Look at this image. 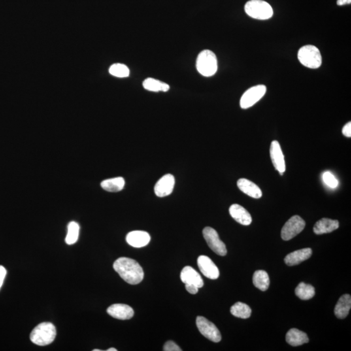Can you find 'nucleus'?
<instances>
[{"label":"nucleus","instance_id":"33","mask_svg":"<svg viewBox=\"0 0 351 351\" xmlns=\"http://www.w3.org/2000/svg\"><path fill=\"white\" fill-rule=\"evenodd\" d=\"M186 289L189 293L195 295L197 294L199 288L193 284H186Z\"/></svg>","mask_w":351,"mask_h":351},{"label":"nucleus","instance_id":"8","mask_svg":"<svg viewBox=\"0 0 351 351\" xmlns=\"http://www.w3.org/2000/svg\"><path fill=\"white\" fill-rule=\"evenodd\" d=\"M267 91V87L263 85L251 87L242 95L240 106L242 109H248L262 99Z\"/></svg>","mask_w":351,"mask_h":351},{"label":"nucleus","instance_id":"25","mask_svg":"<svg viewBox=\"0 0 351 351\" xmlns=\"http://www.w3.org/2000/svg\"><path fill=\"white\" fill-rule=\"evenodd\" d=\"M315 288L312 285L305 284V283H300L296 289H295V294L302 300H309L314 297Z\"/></svg>","mask_w":351,"mask_h":351},{"label":"nucleus","instance_id":"28","mask_svg":"<svg viewBox=\"0 0 351 351\" xmlns=\"http://www.w3.org/2000/svg\"><path fill=\"white\" fill-rule=\"evenodd\" d=\"M109 72L112 76L118 78H126L129 75V70L124 64H114L111 66Z\"/></svg>","mask_w":351,"mask_h":351},{"label":"nucleus","instance_id":"34","mask_svg":"<svg viewBox=\"0 0 351 351\" xmlns=\"http://www.w3.org/2000/svg\"><path fill=\"white\" fill-rule=\"evenodd\" d=\"M351 3V0H338L337 5L340 6L348 5Z\"/></svg>","mask_w":351,"mask_h":351},{"label":"nucleus","instance_id":"16","mask_svg":"<svg viewBox=\"0 0 351 351\" xmlns=\"http://www.w3.org/2000/svg\"><path fill=\"white\" fill-rule=\"evenodd\" d=\"M229 212L232 218L239 224L248 226L252 223V217L249 212L239 204H235L232 205L230 207Z\"/></svg>","mask_w":351,"mask_h":351},{"label":"nucleus","instance_id":"29","mask_svg":"<svg viewBox=\"0 0 351 351\" xmlns=\"http://www.w3.org/2000/svg\"><path fill=\"white\" fill-rule=\"evenodd\" d=\"M323 179L325 184L331 188H336L338 186V181L331 172H325L323 175Z\"/></svg>","mask_w":351,"mask_h":351},{"label":"nucleus","instance_id":"2","mask_svg":"<svg viewBox=\"0 0 351 351\" xmlns=\"http://www.w3.org/2000/svg\"><path fill=\"white\" fill-rule=\"evenodd\" d=\"M56 337V329L52 323L44 322L34 328L30 335V340L33 344L39 346H45L52 344Z\"/></svg>","mask_w":351,"mask_h":351},{"label":"nucleus","instance_id":"10","mask_svg":"<svg viewBox=\"0 0 351 351\" xmlns=\"http://www.w3.org/2000/svg\"><path fill=\"white\" fill-rule=\"evenodd\" d=\"M197 263L200 271L206 277L212 280H216L219 277L220 273L218 267L209 257L204 255L200 256L197 259Z\"/></svg>","mask_w":351,"mask_h":351},{"label":"nucleus","instance_id":"17","mask_svg":"<svg viewBox=\"0 0 351 351\" xmlns=\"http://www.w3.org/2000/svg\"><path fill=\"white\" fill-rule=\"evenodd\" d=\"M312 255V250L310 248H303L287 255L285 257L284 261L289 266H293L299 264L303 261L309 259Z\"/></svg>","mask_w":351,"mask_h":351},{"label":"nucleus","instance_id":"22","mask_svg":"<svg viewBox=\"0 0 351 351\" xmlns=\"http://www.w3.org/2000/svg\"><path fill=\"white\" fill-rule=\"evenodd\" d=\"M125 180L122 177L110 178L104 180L101 183V187L108 192H118L124 189Z\"/></svg>","mask_w":351,"mask_h":351},{"label":"nucleus","instance_id":"11","mask_svg":"<svg viewBox=\"0 0 351 351\" xmlns=\"http://www.w3.org/2000/svg\"><path fill=\"white\" fill-rule=\"evenodd\" d=\"M270 156L274 168L280 172V175H283V173L286 171V163L284 154L281 149L279 142L277 140H273L271 142V147H270Z\"/></svg>","mask_w":351,"mask_h":351},{"label":"nucleus","instance_id":"3","mask_svg":"<svg viewBox=\"0 0 351 351\" xmlns=\"http://www.w3.org/2000/svg\"><path fill=\"white\" fill-rule=\"evenodd\" d=\"M196 67L198 72L205 77L216 74L218 69V59L212 51L204 50L198 55Z\"/></svg>","mask_w":351,"mask_h":351},{"label":"nucleus","instance_id":"27","mask_svg":"<svg viewBox=\"0 0 351 351\" xmlns=\"http://www.w3.org/2000/svg\"><path fill=\"white\" fill-rule=\"evenodd\" d=\"M80 234V226L77 223L70 222L68 225V233L65 241L67 244H73L78 241Z\"/></svg>","mask_w":351,"mask_h":351},{"label":"nucleus","instance_id":"1","mask_svg":"<svg viewBox=\"0 0 351 351\" xmlns=\"http://www.w3.org/2000/svg\"><path fill=\"white\" fill-rule=\"evenodd\" d=\"M114 268L120 277L129 284H138L143 280V269L133 259L120 257L115 261Z\"/></svg>","mask_w":351,"mask_h":351},{"label":"nucleus","instance_id":"19","mask_svg":"<svg viewBox=\"0 0 351 351\" xmlns=\"http://www.w3.org/2000/svg\"><path fill=\"white\" fill-rule=\"evenodd\" d=\"M339 226V222L337 220L323 218L318 221L314 225V232L318 235L331 233L337 230Z\"/></svg>","mask_w":351,"mask_h":351},{"label":"nucleus","instance_id":"18","mask_svg":"<svg viewBox=\"0 0 351 351\" xmlns=\"http://www.w3.org/2000/svg\"><path fill=\"white\" fill-rule=\"evenodd\" d=\"M237 187L246 195L254 199H259L262 196L260 188L254 183L245 178H241L237 181Z\"/></svg>","mask_w":351,"mask_h":351},{"label":"nucleus","instance_id":"4","mask_svg":"<svg viewBox=\"0 0 351 351\" xmlns=\"http://www.w3.org/2000/svg\"><path fill=\"white\" fill-rule=\"evenodd\" d=\"M244 10L251 18L265 20L273 15V10L267 2L263 0H250L245 4Z\"/></svg>","mask_w":351,"mask_h":351},{"label":"nucleus","instance_id":"26","mask_svg":"<svg viewBox=\"0 0 351 351\" xmlns=\"http://www.w3.org/2000/svg\"><path fill=\"white\" fill-rule=\"evenodd\" d=\"M231 312L234 316L237 318L247 319L250 318L252 310L247 304L238 302L232 306Z\"/></svg>","mask_w":351,"mask_h":351},{"label":"nucleus","instance_id":"13","mask_svg":"<svg viewBox=\"0 0 351 351\" xmlns=\"http://www.w3.org/2000/svg\"><path fill=\"white\" fill-rule=\"evenodd\" d=\"M107 312L113 318L120 320H130L134 316L132 308L124 304H113L108 308Z\"/></svg>","mask_w":351,"mask_h":351},{"label":"nucleus","instance_id":"6","mask_svg":"<svg viewBox=\"0 0 351 351\" xmlns=\"http://www.w3.org/2000/svg\"><path fill=\"white\" fill-rule=\"evenodd\" d=\"M306 226L305 221L299 216H293L283 227L281 237L284 241H289L303 231Z\"/></svg>","mask_w":351,"mask_h":351},{"label":"nucleus","instance_id":"31","mask_svg":"<svg viewBox=\"0 0 351 351\" xmlns=\"http://www.w3.org/2000/svg\"><path fill=\"white\" fill-rule=\"evenodd\" d=\"M342 133L347 137H351V122L347 123L342 129Z\"/></svg>","mask_w":351,"mask_h":351},{"label":"nucleus","instance_id":"7","mask_svg":"<svg viewBox=\"0 0 351 351\" xmlns=\"http://www.w3.org/2000/svg\"><path fill=\"white\" fill-rule=\"evenodd\" d=\"M203 236L209 247L219 256H224L227 254L226 245L219 238L216 230L206 227L203 230Z\"/></svg>","mask_w":351,"mask_h":351},{"label":"nucleus","instance_id":"21","mask_svg":"<svg viewBox=\"0 0 351 351\" xmlns=\"http://www.w3.org/2000/svg\"><path fill=\"white\" fill-rule=\"evenodd\" d=\"M351 308V297L350 295H342L336 304L335 314L339 319H345L348 316Z\"/></svg>","mask_w":351,"mask_h":351},{"label":"nucleus","instance_id":"9","mask_svg":"<svg viewBox=\"0 0 351 351\" xmlns=\"http://www.w3.org/2000/svg\"><path fill=\"white\" fill-rule=\"evenodd\" d=\"M198 329L204 337L210 341L218 343L221 340V335L218 327L203 316L197 317L196 320Z\"/></svg>","mask_w":351,"mask_h":351},{"label":"nucleus","instance_id":"23","mask_svg":"<svg viewBox=\"0 0 351 351\" xmlns=\"http://www.w3.org/2000/svg\"><path fill=\"white\" fill-rule=\"evenodd\" d=\"M142 86L146 90L152 91V92H159V91L167 92L170 89L167 84L152 78L146 79L142 83Z\"/></svg>","mask_w":351,"mask_h":351},{"label":"nucleus","instance_id":"24","mask_svg":"<svg viewBox=\"0 0 351 351\" xmlns=\"http://www.w3.org/2000/svg\"><path fill=\"white\" fill-rule=\"evenodd\" d=\"M253 284L261 291H265L269 288L270 280L267 272L258 270L253 275Z\"/></svg>","mask_w":351,"mask_h":351},{"label":"nucleus","instance_id":"14","mask_svg":"<svg viewBox=\"0 0 351 351\" xmlns=\"http://www.w3.org/2000/svg\"><path fill=\"white\" fill-rule=\"evenodd\" d=\"M180 278L185 284H193L197 288H201L204 286L203 278L197 271L190 266H186L182 269Z\"/></svg>","mask_w":351,"mask_h":351},{"label":"nucleus","instance_id":"15","mask_svg":"<svg viewBox=\"0 0 351 351\" xmlns=\"http://www.w3.org/2000/svg\"><path fill=\"white\" fill-rule=\"evenodd\" d=\"M126 241L129 245L135 248H142L147 245L150 241V235L144 231H133L127 234Z\"/></svg>","mask_w":351,"mask_h":351},{"label":"nucleus","instance_id":"36","mask_svg":"<svg viewBox=\"0 0 351 351\" xmlns=\"http://www.w3.org/2000/svg\"><path fill=\"white\" fill-rule=\"evenodd\" d=\"M93 351H101V350H94Z\"/></svg>","mask_w":351,"mask_h":351},{"label":"nucleus","instance_id":"20","mask_svg":"<svg viewBox=\"0 0 351 351\" xmlns=\"http://www.w3.org/2000/svg\"><path fill=\"white\" fill-rule=\"evenodd\" d=\"M286 342L291 346L297 347L302 346L309 342L308 336L304 332L297 329L289 330L286 336Z\"/></svg>","mask_w":351,"mask_h":351},{"label":"nucleus","instance_id":"12","mask_svg":"<svg viewBox=\"0 0 351 351\" xmlns=\"http://www.w3.org/2000/svg\"><path fill=\"white\" fill-rule=\"evenodd\" d=\"M175 178L172 174L164 175L158 180L154 187V192L157 197H164L171 195L173 191Z\"/></svg>","mask_w":351,"mask_h":351},{"label":"nucleus","instance_id":"5","mask_svg":"<svg viewBox=\"0 0 351 351\" xmlns=\"http://www.w3.org/2000/svg\"><path fill=\"white\" fill-rule=\"evenodd\" d=\"M298 59L302 65L309 69H318L322 64L320 50L313 45L302 47L298 52Z\"/></svg>","mask_w":351,"mask_h":351},{"label":"nucleus","instance_id":"32","mask_svg":"<svg viewBox=\"0 0 351 351\" xmlns=\"http://www.w3.org/2000/svg\"><path fill=\"white\" fill-rule=\"evenodd\" d=\"M6 274H7V270L3 266L0 265V289H1L2 285L3 284Z\"/></svg>","mask_w":351,"mask_h":351},{"label":"nucleus","instance_id":"30","mask_svg":"<svg viewBox=\"0 0 351 351\" xmlns=\"http://www.w3.org/2000/svg\"><path fill=\"white\" fill-rule=\"evenodd\" d=\"M163 351H182V349L178 346L177 344L174 343V342L169 341L166 342L163 346Z\"/></svg>","mask_w":351,"mask_h":351},{"label":"nucleus","instance_id":"35","mask_svg":"<svg viewBox=\"0 0 351 351\" xmlns=\"http://www.w3.org/2000/svg\"><path fill=\"white\" fill-rule=\"evenodd\" d=\"M107 351H117L116 349H115V348H110V349H109V350H108Z\"/></svg>","mask_w":351,"mask_h":351}]
</instances>
